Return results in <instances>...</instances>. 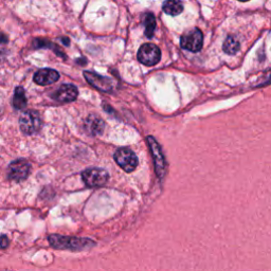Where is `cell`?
Masks as SVG:
<instances>
[{
    "mask_svg": "<svg viewBox=\"0 0 271 271\" xmlns=\"http://www.w3.org/2000/svg\"><path fill=\"white\" fill-rule=\"evenodd\" d=\"M49 243L55 249H64V250H72V251H82L87 250L96 246L92 240L83 239V238H74V237H63V235L52 234L49 235Z\"/></svg>",
    "mask_w": 271,
    "mask_h": 271,
    "instance_id": "1",
    "label": "cell"
},
{
    "mask_svg": "<svg viewBox=\"0 0 271 271\" xmlns=\"http://www.w3.org/2000/svg\"><path fill=\"white\" fill-rule=\"evenodd\" d=\"M19 127L21 132L26 135H33L37 133L42 127L40 113L36 110H27L22 112L19 118Z\"/></svg>",
    "mask_w": 271,
    "mask_h": 271,
    "instance_id": "2",
    "label": "cell"
},
{
    "mask_svg": "<svg viewBox=\"0 0 271 271\" xmlns=\"http://www.w3.org/2000/svg\"><path fill=\"white\" fill-rule=\"evenodd\" d=\"M183 49L191 52H199L204 46V34L198 28L186 31L180 38Z\"/></svg>",
    "mask_w": 271,
    "mask_h": 271,
    "instance_id": "3",
    "label": "cell"
},
{
    "mask_svg": "<svg viewBox=\"0 0 271 271\" xmlns=\"http://www.w3.org/2000/svg\"><path fill=\"white\" fill-rule=\"evenodd\" d=\"M146 140H147V144L151 152L152 160H154L156 174L159 179H162L167 172V162H166V159H164L162 149L154 137L149 136L146 138Z\"/></svg>",
    "mask_w": 271,
    "mask_h": 271,
    "instance_id": "4",
    "label": "cell"
},
{
    "mask_svg": "<svg viewBox=\"0 0 271 271\" xmlns=\"http://www.w3.org/2000/svg\"><path fill=\"white\" fill-rule=\"evenodd\" d=\"M114 160L126 173L134 172L138 167V158L135 152L127 147H122L117 149L114 152Z\"/></svg>",
    "mask_w": 271,
    "mask_h": 271,
    "instance_id": "5",
    "label": "cell"
},
{
    "mask_svg": "<svg viewBox=\"0 0 271 271\" xmlns=\"http://www.w3.org/2000/svg\"><path fill=\"white\" fill-rule=\"evenodd\" d=\"M138 60L145 66H155L161 58V51L154 44H144L138 51Z\"/></svg>",
    "mask_w": 271,
    "mask_h": 271,
    "instance_id": "6",
    "label": "cell"
},
{
    "mask_svg": "<svg viewBox=\"0 0 271 271\" xmlns=\"http://www.w3.org/2000/svg\"><path fill=\"white\" fill-rule=\"evenodd\" d=\"M82 179L89 187L104 185L109 179V175L103 169H88L82 173Z\"/></svg>",
    "mask_w": 271,
    "mask_h": 271,
    "instance_id": "7",
    "label": "cell"
},
{
    "mask_svg": "<svg viewBox=\"0 0 271 271\" xmlns=\"http://www.w3.org/2000/svg\"><path fill=\"white\" fill-rule=\"evenodd\" d=\"M31 170V164L25 159H18L12 162L9 167V178L14 181H22L25 180Z\"/></svg>",
    "mask_w": 271,
    "mask_h": 271,
    "instance_id": "8",
    "label": "cell"
},
{
    "mask_svg": "<svg viewBox=\"0 0 271 271\" xmlns=\"http://www.w3.org/2000/svg\"><path fill=\"white\" fill-rule=\"evenodd\" d=\"M84 76L91 86H93L94 88H97L100 91L108 92V91L112 90V88H113L112 81L108 78H105V76L99 75L94 72H89V71H85Z\"/></svg>",
    "mask_w": 271,
    "mask_h": 271,
    "instance_id": "9",
    "label": "cell"
},
{
    "mask_svg": "<svg viewBox=\"0 0 271 271\" xmlns=\"http://www.w3.org/2000/svg\"><path fill=\"white\" fill-rule=\"evenodd\" d=\"M60 79V74L54 69H41L34 74V82L41 86L51 85Z\"/></svg>",
    "mask_w": 271,
    "mask_h": 271,
    "instance_id": "10",
    "label": "cell"
},
{
    "mask_svg": "<svg viewBox=\"0 0 271 271\" xmlns=\"http://www.w3.org/2000/svg\"><path fill=\"white\" fill-rule=\"evenodd\" d=\"M79 96V90L74 85L66 84L61 86L57 89V91L53 94V99L62 102V103H68L74 101Z\"/></svg>",
    "mask_w": 271,
    "mask_h": 271,
    "instance_id": "11",
    "label": "cell"
},
{
    "mask_svg": "<svg viewBox=\"0 0 271 271\" xmlns=\"http://www.w3.org/2000/svg\"><path fill=\"white\" fill-rule=\"evenodd\" d=\"M104 128H105L104 121L101 119V118L94 114H90L85 121L86 132L91 136L102 135V133L104 132Z\"/></svg>",
    "mask_w": 271,
    "mask_h": 271,
    "instance_id": "12",
    "label": "cell"
},
{
    "mask_svg": "<svg viewBox=\"0 0 271 271\" xmlns=\"http://www.w3.org/2000/svg\"><path fill=\"white\" fill-rule=\"evenodd\" d=\"M163 11L171 16H177L183 11L181 0H166L162 6Z\"/></svg>",
    "mask_w": 271,
    "mask_h": 271,
    "instance_id": "13",
    "label": "cell"
},
{
    "mask_svg": "<svg viewBox=\"0 0 271 271\" xmlns=\"http://www.w3.org/2000/svg\"><path fill=\"white\" fill-rule=\"evenodd\" d=\"M12 104H13L16 109H22L27 106V98L25 89L22 87H17L14 92L13 100H12Z\"/></svg>",
    "mask_w": 271,
    "mask_h": 271,
    "instance_id": "14",
    "label": "cell"
},
{
    "mask_svg": "<svg viewBox=\"0 0 271 271\" xmlns=\"http://www.w3.org/2000/svg\"><path fill=\"white\" fill-rule=\"evenodd\" d=\"M222 49L227 54L233 55L240 50V42L238 41L237 37L233 36V35H229L226 38L225 43H223Z\"/></svg>",
    "mask_w": 271,
    "mask_h": 271,
    "instance_id": "15",
    "label": "cell"
},
{
    "mask_svg": "<svg viewBox=\"0 0 271 271\" xmlns=\"http://www.w3.org/2000/svg\"><path fill=\"white\" fill-rule=\"evenodd\" d=\"M144 25H145V35L146 37L151 38L154 36V33L156 30V19L155 16L151 13L146 14L145 19H144Z\"/></svg>",
    "mask_w": 271,
    "mask_h": 271,
    "instance_id": "16",
    "label": "cell"
},
{
    "mask_svg": "<svg viewBox=\"0 0 271 271\" xmlns=\"http://www.w3.org/2000/svg\"><path fill=\"white\" fill-rule=\"evenodd\" d=\"M9 246V239L8 237H6V235H3L2 238H0V248H7V247Z\"/></svg>",
    "mask_w": 271,
    "mask_h": 271,
    "instance_id": "17",
    "label": "cell"
},
{
    "mask_svg": "<svg viewBox=\"0 0 271 271\" xmlns=\"http://www.w3.org/2000/svg\"><path fill=\"white\" fill-rule=\"evenodd\" d=\"M269 83H271V71H269V72L265 75V81L263 82L262 84L266 85V84H269Z\"/></svg>",
    "mask_w": 271,
    "mask_h": 271,
    "instance_id": "18",
    "label": "cell"
},
{
    "mask_svg": "<svg viewBox=\"0 0 271 271\" xmlns=\"http://www.w3.org/2000/svg\"><path fill=\"white\" fill-rule=\"evenodd\" d=\"M239 2H242V3H246V2H249V0H239Z\"/></svg>",
    "mask_w": 271,
    "mask_h": 271,
    "instance_id": "19",
    "label": "cell"
},
{
    "mask_svg": "<svg viewBox=\"0 0 271 271\" xmlns=\"http://www.w3.org/2000/svg\"><path fill=\"white\" fill-rule=\"evenodd\" d=\"M2 57H3V52H2V50H0V58Z\"/></svg>",
    "mask_w": 271,
    "mask_h": 271,
    "instance_id": "20",
    "label": "cell"
}]
</instances>
